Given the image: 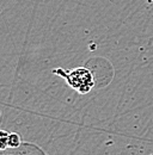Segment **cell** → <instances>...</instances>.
<instances>
[{
    "label": "cell",
    "mask_w": 153,
    "mask_h": 155,
    "mask_svg": "<svg viewBox=\"0 0 153 155\" xmlns=\"http://www.w3.org/2000/svg\"><path fill=\"white\" fill-rule=\"evenodd\" d=\"M0 155H47L46 152L34 143L23 142L17 148H7L1 150Z\"/></svg>",
    "instance_id": "cell-2"
},
{
    "label": "cell",
    "mask_w": 153,
    "mask_h": 155,
    "mask_svg": "<svg viewBox=\"0 0 153 155\" xmlns=\"http://www.w3.org/2000/svg\"><path fill=\"white\" fill-rule=\"evenodd\" d=\"M52 72L55 75L63 78L67 85L80 94L89 93L95 86L93 74L87 67H78L71 71H65L62 68H54Z\"/></svg>",
    "instance_id": "cell-1"
},
{
    "label": "cell",
    "mask_w": 153,
    "mask_h": 155,
    "mask_svg": "<svg viewBox=\"0 0 153 155\" xmlns=\"http://www.w3.org/2000/svg\"><path fill=\"white\" fill-rule=\"evenodd\" d=\"M22 136L18 133H10L7 138V147L8 148H17L22 144Z\"/></svg>",
    "instance_id": "cell-3"
},
{
    "label": "cell",
    "mask_w": 153,
    "mask_h": 155,
    "mask_svg": "<svg viewBox=\"0 0 153 155\" xmlns=\"http://www.w3.org/2000/svg\"><path fill=\"white\" fill-rule=\"evenodd\" d=\"M148 1H150V2H151V4L153 5V0H148Z\"/></svg>",
    "instance_id": "cell-5"
},
{
    "label": "cell",
    "mask_w": 153,
    "mask_h": 155,
    "mask_svg": "<svg viewBox=\"0 0 153 155\" xmlns=\"http://www.w3.org/2000/svg\"><path fill=\"white\" fill-rule=\"evenodd\" d=\"M8 131H6L5 129L1 130L0 133V150H5L7 149V138H8Z\"/></svg>",
    "instance_id": "cell-4"
}]
</instances>
